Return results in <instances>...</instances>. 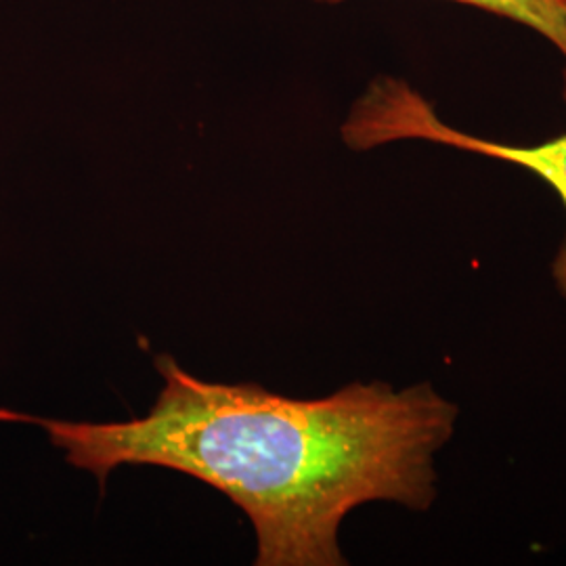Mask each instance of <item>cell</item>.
Segmentation results:
<instances>
[{"label":"cell","mask_w":566,"mask_h":566,"mask_svg":"<svg viewBox=\"0 0 566 566\" xmlns=\"http://www.w3.org/2000/svg\"><path fill=\"white\" fill-rule=\"evenodd\" d=\"M149 413L128 422L49 420L0 407V422L42 428L65 462L99 485L122 464L189 474L242 507L259 566H340L338 531L369 502L426 512L437 500L434 458L451 441L458 405L434 386L355 382L322 399L259 385H217L170 355Z\"/></svg>","instance_id":"1"},{"label":"cell","mask_w":566,"mask_h":566,"mask_svg":"<svg viewBox=\"0 0 566 566\" xmlns=\"http://www.w3.org/2000/svg\"><path fill=\"white\" fill-rule=\"evenodd\" d=\"M343 2V0H319ZM523 23L552 42L566 60V0H453Z\"/></svg>","instance_id":"3"},{"label":"cell","mask_w":566,"mask_h":566,"mask_svg":"<svg viewBox=\"0 0 566 566\" xmlns=\"http://www.w3.org/2000/svg\"><path fill=\"white\" fill-rule=\"evenodd\" d=\"M563 97H565V103H566V67H565V86H563Z\"/></svg>","instance_id":"4"},{"label":"cell","mask_w":566,"mask_h":566,"mask_svg":"<svg viewBox=\"0 0 566 566\" xmlns=\"http://www.w3.org/2000/svg\"><path fill=\"white\" fill-rule=\"evenodd\" d=\"M343 139L357 151L385 143L420 139L516 164L539 175L566 208V135L539 145H507L472 137L441 120L418 91L397 78L385 76L369 84L343 124ZM552 275L566 301V238L552 264Z\"/></svg>","instance_id":"2"}]
</instances>
